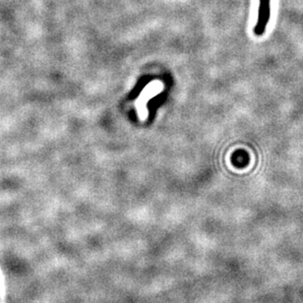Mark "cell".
<instances>
[{"instance_id":"cell-1","label":"cell","mask_w":303,"mask_h":303,"mask_svg":"<svg viewBox=\"0 0 303 303\" xmlns=\"http://www.w3.org/2000/svg\"><path fill=\"white\" fill-rule=\"evenodd\" d=\"M271 18V0H259V10H258V19L254 27V34L258 37L263 36L267 25Z\"/></svg>"}]
</instances>
